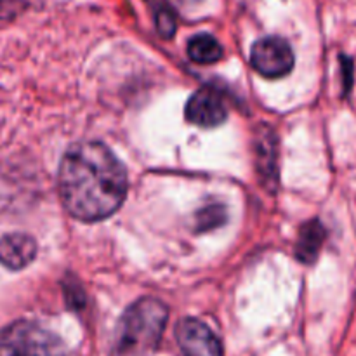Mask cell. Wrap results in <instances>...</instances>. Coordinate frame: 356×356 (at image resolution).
Masks as SVG:
<instances>
[{"label": "cell", "mask_w": 356, "mask_h": 356, "mask_svg": "<svg viewBox=\"0 0 356 356\" xmlns=\"http://www.w3.org/2000/svg\"><path fill=\"white\" fill-rule=\"evenodd\" d=\"M188 56L198 65H212L222 58V47L212 35L198 33L188 42Z\"/></svg>", "instance_id": "9c48e42d"}, {"label": "cell", "mask_w": 356, "mask_h": 356, "mask_svg": "<svg viewBox=\"0 0 356 356\" xmlns=\"http://www.w3.org/2000/svg\"><path fill=\"white\" fill-rule=\"evenodd\" d=\"M250 65L266 79H280L291 73L294 66V52L284 38L264 37L250 49Z\"/></svg>", "instance_id": "277c9868"}, {"label": "cell", "mask_w": 356, "mask_h": 356, "mask_svg": "<svg viewBox=\"0 0 356 356\" xmlns=\"http://www.w3.org/2000/svg\"><path fill=\"white\" fill-rule=\"evenodd\" d=\"M0 356H68L63 341L35 322L19 320L0 332Z\"/></svg>", "instance_id": "3957f363"}, {"label": "cell", "mask_w": 356, "mask_h": 356, "mask_svg": "<svg viewBox=\"0 0 356 356\" xmlns=\"http://www.w3.org/2000/svg\"><path fill=\"white\" fill-rule=\"evenodd\" d=\"M226 221V209L222 205H209L197 214V225L200 232L221 226Z\"/></svg>", "instance_id": "30bf717a"}, {"label": "cell", "mask_w": 356, "mask_h": 356, "mask_svg": "<svg viewBox=\"0 0 356 356\" xmlns=\"http://www.w3.org/2000/svg\"><path fill=\"white\" fill-rule=\"evenodd\" d=\"M125 167L103 143H76L59 167V197L73 218L101 221L118 211L127 195Z\"/></svg>", "instance_id": "6da1fadb"}, {"label": "cell", "mask_w": 356, "mask_h": 356, "mask_svg": "<svg viewBox=\"0 0 356 356\" xmlns=\"http://www.w3.org/2000/svg\"><path fill=\"white\" fill-rule=\"evenodd\" d=\"M228 117L225 101L211 87L197 90L186 104V118L198 127H218Z\"/></svg>", "instance_id": "8992f818"}, {"label": "cell", "mask_w": 356, "mask_h": 356, "mask_svg": "<svg viewBox=\"0 0 356 356\" xmlns=\"http://www.w3.org/2000/svg\"><path fill=\"white\" fill-rule=\"evenodd\" d=\"M169 309L153 298L139 299L122 315L110 356H152L159 348Z\"/></svg>", "instance_id": "7a4b0ae2"}, {"label": "cell", "mask_w": 356, "mask_h": 356, "mask_svg": "<svg viewBox=\"0 0 356 356\" xmlns=\"http://www.w3.org/2000/svg\"><path fill=\"white\" fill-rule=\"evenodd\" d=\"M325 238L327 232L318 219H312L306 225H302L298 242H296V257L305 264L315 263Z\"/></svg>", "instance_id": "ba28073f"}, {"label": "cell", "mask_w": 356, "mask_h": 356, "mask_svg": "<svg viewBox=\"0 0 356 356\" xmlns=\"http://www.w3.org/2000/svg\"><path fill=\"white\" fill-rule=\"evenodd\" d=\"M273 139H268L266 136H261L259 138V146H257V156H259V160H257V163H259V169L263 170V176L266 177V179H271L275 181V172L270 169V165H268V156L270 159H275V152H273Z\"/></svg>", "instance_id": "8fae6325"}, {"label": "cell", "mask_w": 356, "mask_h": 356, "mask_svg": "<svg viewBox=\"0 0 356 356\" xmlns=\"http://www.w3.org/2000/svg\"><path fill=\"white\" fill-rule=\"evenodd\" d=\"M177 343L184 356H222L216 334L197 318L181 320L176 330Z\"/></svg>", "instance_id": "5b68a950"}, {"label": "cell", "mask_w": 356, "mask_h": 356, "mask_svg": "<svg viewBox=\"0 0 356 356\" xmlns=\"http://www.w3.org/2000/svg\"><path fill=\"white\" fill-rule=\"evenodd\" d=\"M37 256V242L30 235L13 233L0 238V263L9 270H23Z\"/></svg>", "instance_id": "52a82bcc"}]
</instances>
